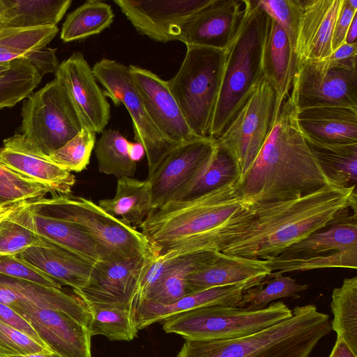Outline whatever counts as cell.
<instances>
[{"label": "cell", "mask_w": 357, "mask_h": 357, "mask_svg": "<svg viewBox=\"0 0 357 357\" xmlns=\"http://www.w3.org/2000/svg\"><path fill=\"white\" fill-rule=\"evenodd\" d=\"M24 206L34 213L81 226L96 243L101 260L154 255L141 231L109 215L91 199L70 194H54L51 198L26 202Z\"/></svg>", "instance_id": "6"}, {"label": "cell", "mask_w": 357, "mask_h": 357, "mask_svg": "<svg viewBox=\"0 0 357 357\" xmlns=\"http://www.w3.org/2000/svg\"><path fill=\"white\" fill-rule=\"evenodd\" d=\"M215 146L211 137H198L177 144L146 178L153 210L182 200L200 177Z\"/></svg>", "instance_id": "13"}, {"label": "cell", "mask_w": 357, "mask_h": 357, "mask_svg": "<svg viewBox=\"0 0 357 357\" xmlns=\"http://www.w3.org/2000/svg\"><path fill=\"white\" fill-rule=\"evenodd\" d=\"M96 134L82 128L77 135L46 158L70 172H80L89 163L96 144Z\"/></svg>", "instance_id": "43"}, {"label": "cell", "mask_w": 357, "mask_h": 357, "mask_svg": "<svg viewBox=\"0 0 357 357\" xmlns=\"http://www.w3.org/2000/svg\"><path fill=\"white\" fill-rule=\"evenodd\" d=\"M54 74L65 89L82 128L101 133L110 119V106L84 55L74 52L59 63Z\"/></svg>", "instance_id": "14"}, {"label": "cell", "mask_w": 357, "mask_h": 357, "mask_svg": "<svg viewBox=\"0 0 357 357\" xmlns=\"http://www.w3.org/2000/svg\"><path fill=\"white\" fill-rule=\"evenodd\" d=\"M264 278L245 281L233 285L209 288L188 294L169 304L144 299H135L132 313L136 327L143 329L174 314L208 305L238 307L245 290L261 283Z\"/></svg>", "instance_id": "20"}, {"label": "cell", "mask_w": 357, "mask_h": 357, "mask_svg": "<svg viewBox=\"0 0 357 357\" xmlns=\"http://www.w3.org/2000/svg\"><path fill=\"white\" fill-rule=\"evenodd\" d=\"M306 142L331 183L339 187L356 185L357 144H328L306 139Z\"/></svg>", "instance_id": "33"}, {"label": "cell", "mask_w": 357, "mask_h": 357, "mask_svg": "<svg viewBox=\"0 0 357 357\" xmlns=\"http://www.w3.org/2000/svg\"><path fill=\"white\" fill-rule=\"evenodd\" d=\"M0 357H61L55 353L34 354L28 355L0 356Z\"/></svg>", "instance_id": "58"}, {"label": "cell", "mask_w": 357, "mask_h": 357, "mask_svg": "<svg viewBox=\"0 0 357 357\" xmlns=\"http://www.w3.org/2000/svg\"><path fill=\"white\" fill-rule=\"evenodd\" d=\"M329 357H357L347 344L340 338H337Z\"/></svg>", "instance_id": "54"}, {"label": "cell", "mask_w": 357, "mask_h": 357, "mask_svg": "<svg viewBox=\"0 0 357 357\" xmlns=\"http://www.w3.org/2000/svg\"><path fill=\"white\" fill-rule=\"evenodd\" d=\"M303 136L328 144H357V107H314L297 110Z\"/></svg>", "instance_id": "25"}, {"label": "cell", "mask_w": 357, "mask_h": 357, "mask_svg": "<svg viewBox=\"0 0 357 357\" xmlns=\"http://www.w3.org/2000/svg\"><path fill=\"white\" fill-rule=\"evenodd\" d=\"M129 155L131 159L137 162L145 154L144 149L138 142H130L128 146Z\"/></svg>", "instance_id": "55"}, {"label": "cell", "mask_w": 357, "mask_h": 357, "mask_svg": "<svg viewBox=\"0 0 357 357\" xmlns=\"http://www.w3.org/2000/svg\"><path fill=\"white\" fill-rule=\"evenodd\" d=\"M71 0H0V27L56 26Z\"/></svg>", "instance_id": "30"}, {"label": "cell", "mask_w": 357, "mask_h": 357, "mask_svg": "<svg viewBox=\"0 0 357 357\" xmlns=\"http://www.w3.org/2000/svg\"><path fill=\"white\" fill-rule=\"evenodd\" d=\"M290 94L275 108L268 135L242 183L249 204L292 199L334 185L310 151Z\"/></svg>", "instance_id": "2"}, {"label": "cell", "mask_w": 357, "mask_h": 357, "mask_svg": "<svg viewBox=\"0 0 357 357\" xmlns=\"http://www.w3.org/2000/svg\"><path fill=\"white\" fill-rule=\"evenodd\" d=\"M292 316L260 332L231 340H185L177 357H309L330 333L328 314L314 305L296 307Z\"/></svg>", "instance_id": "4"}, {"label": "cell", "mask_w": 357, "mask_h": 357, "mask_svg": "<svg viewBox=\"0 0 357 357\" xmlns=\"http://www.w3.org/2000/svg\"><path fill=\"white\" fill-rule=\"evenodd\" d=\"M216 252L204 251L166 257L169 263L165 272L142 299L169 304L182 298L187 294L188 276L213 259Z\"/></svg>", "instance_id": "32"}, {"label": "cell", "mask_w": 357, "mask_h": 357, "mask_svg": "<svg viewBox=\"0 0 357 357\" xmlns=\"http://www.w3.org/2000/svg\"><path fill=\"white\" fill-rule=\"evenodd\" d=\"M343 0H301V13L294 53L296 63L321 59L332 51V36Z\"/></svg>", "instance_id": "22"}, {"label": "cell", "mask_w": 357, "mask_h": 357, "mask_svg": "<svg viewBox=\"0 0 357 357\" xmlns=\"http://www.w3.org/2000/svg\"><path fill=\"white\" fill-rule=\"evenodd\" d=\"M0 274L49 287L61 289L62 286L47 274L15 255L0 256Z\"/></svg>", "instance_id": "47"}, {"label": "cell", "mask_w": 357, "mask_h": 357, "mask_svg": "<svg viewBox=\"0 0 357 357\" xmlns=\"http://www.w3.org/2000/svg\"><path fill=\"white\" fill-rule=\"evenodd\" d=\"M307 284H301L289 276L282 273H271L259 284L245 290L238 307L250 310L265 308L275 299L284 297H299L298 293L305 290Z\"/></svg>", "instance_id": "39"}, {"label": "cell", "mask_w": 357, "mask_h": 357, "mask_svg": "<svg viewBox=\"0 0 357 357\" xmlns=\"http://www.w3.org/2000/svg\"><path fill=\"white\" fill-rule=\"evenodd\" d=\"M0 321L25 333L38 342L45 346L29 321L10 307L2 303H0Z\"/></svg>", "instance_id": "51"}, {"label": "cell", "mask_w": 357, "mask_h": 357, "mask_svg": "<svg viewBox=\"0 0 357 357\" xmlns=\"http://www.w3.org/2000/svg\"><path fill=\"white\" fill-rule=\"evenodd\" d=\"M331 307L333 314L331 329L357 355V277L344 278L333 290Z\"/></svg>", "instance_id": "36"}, {"label": "cell", "mask_w": 357, "mask_h": 357, "mask_svg": "<svg viewBox=\"0 0 357 357\" xmlns=\"http://www.w3.org/2000/svg\"><path fill=\"white\" fill-rule=\"evenodd\" d=\"M129 143L119 131L105 129L95 148L99 172L117 178L133 177L137 166L129 155Z\"/></svg>", "instance_id": "38"}, {"label": "cell", "mask_w": 357, "mask_h": 357, "mask_svg": "<svg viewBox=\"0 0 357 357\" xmlns=\"http://www.w3.org/2000/svg\"><path fill=\"white\" fill-rule=\"evenodd\" d=\"M12 62L10 63H0V77L3 75L10 68Z\"/></svg>", "instance_id": "59"}, {"label": "cell", "mask_w": 357, "mask_h": 357, "mask_svg": "<svg viewBox=\"0 0 357 357\" xmlns=\"http://www.w3.org/2000/svg\"><path fill=\"white\" fill-rule=\"evenodd\" d=\"M234 180H236L235 162L231 155L215 142V146L200 177L182 200L204 195Z\"/></svg>", "instance_id": "42"}, {"label": "cell", "mask_w": 357, "mask_h": 357, "mask_svg": "<svg viewBox=\"0 0 357 357\" xmlns=\"http://www.w3.org/2000/svg\"><path fill=\"white\" fill-rule=\"evenodd\" d=\"M290 97L298 111L324 106L357 107V56L297 62Z\"/></svg>", "instance_id": "10"}, {"label": "cell", "mask_w": 357, "mask_h": 357, "mask_svg": "<svg viewBox=\"0 0 357 357\" xmlns=\"http://www.w3.org/2000/svg\"><path fill=\"white\" fill-rule=\"evenodd\" d=\"M25 202L11 213L17 221L41 238L71 251L92 264L101 260L96 243L81 226L70 221L34 213L24 206Z\"/></svg>", "instance_id": "24"}, {"label": "cell", "mask_w": 357, "mask_h": 357, "mask_svg": "<svg viewBox=\"0 0 357 357\" xmlns=\"http://www.w3.org/2000/svg\"><path fill=\"white\" fill-rule=\"evenodd\" d=\"M59 32L57 26L33 28L0 27V63L26 58L46 46Z\"/></svg>", "instance_id": "37"}, {"label": "cell", "mask_w": 357, "mask_h": 357, "mask_svg": "<svg viewBox=\"0 0 357 357\" xmlns=\"http://www.w3.org/2000/svg\"><path fill=\"white\" fill-rule=\"evenodd\" d=\"M357 56V42L353 44L344 43L328 56L331 60H345Z\"/></svg>", "instance_id": "53"}, {"label": "cell", "mask_w": 357, "mask_h": 357, "mask_svg": "<svg viewBox=\"0 0 357 357\" xmlns=\"http://www.w3.org/2000/svg\"><path fill=\"white\" fill-rule=\"evenodd\" d=\"M356 13L357 9L352 8L348 0H343L333 32V52L344 43L348 29Z\"/></svg>", "instance_id": "49"}, {"label": "cell", "mask_w": 357, "mask_h": 357, "mask_svg": "<svg viewBox=\"0 0 357 357\" xmlns=\"http://www.w3.org/2000/svg\"><path fill=\"white\" fill-rule=\"evenodd\" d=\"M97 81L118 106L123 104L132 121L135 139L142 145L151 174L164 157L177 144L167 139L151 121L129 74L128 66L115 60L102 59L92 67Z\"/></svg>", "instance_id": "12"}, {"label": "cell", "mask_w": 357, "mask_h": 357, "mask_svg": "<svg viewBox=\"0 0 357 357\" xmlns=\"http://www.w3.org/2000/svg\"><path fill=\"white\" fill-rule=\"evenodd\" d=\"M0 303L19 314L35 309L61 311L87 325L91 319L85 303L75 294L62 289L49 287L36 283L0 274Z\"/></svg>", "instance_id": "19"}, {"label": "cell", "mask_w": 357, "mask_h": 357, "mask_svg": "<svg viewBox=\"0 0 357 357\" xmlns=\"http://www.w3.org/2000/svg\"><path fill=\"white\" fill-rule=\"evenodd\" d=\"M114 18L109 4L87 1L68 15L62 25L61 38L68 43L98 34L112 24Z\"/></svg>", "instance_id": "35"}, {"label": "cell", "mask_w": 357, "mask_h": 357, "mask_svg": "<svg viewBox=\"0 0 357 357\" xmlns=\"http://www.w3.org/2000/svg\"><path fill=\"white\" fill-rule=\"evenodd\" d=\"M15 256L31 264L60 284L70 286L73 289H82L89 284L93 265L71 251L44 238L40 244L33 245Z\"/></svg>", "instance_id": "27"}, {"label": "cell", "mask_w": 357, "mask_h": 357, "mask_svg": "<svg viewBox=\"0 0 357 357\" xmlns=\"http://www.w3.org/2000/svg\"><path fill=\"white\" fill-rule=\"evenodd\" d=\"M263 69L264 77L275 93V108L280 107L291 92L296 56L285 32L271 17L264 49Z\"/></svg>", "instance_id": "28"}, {"label": "cell", "mask_w": 357, "mask_h": 357, "mask_svg": "<svg viewBox=\"0 0 357 357\" xmlns=\"http://www.w3.org/2000/svg\"><path fill=\"white\" fill-rule=\"evenodd\" d=\"M153 256L100 260L93 265L89 284L73 292L85 305H132L144 268Z\"/></svg>", "instance_id": "15"}, {"label": "cell", "mask_w": 357, "mask_h": 357, "mask_svg": "<svg viewBox=\"0 0 357 357\" xmlns=\"http://www.w3.org/2000/svg\"><path fill=\"white\" fill-rule=\"evenodd\" d=\"M0 181L8 185L33 192L41 198L48 192L53 194L57 192L53 186L27 178L1 164H0Z\"/></svg>", "instance_id": "48"}, {"label": "cell", "mask_w": 357, "mask_h": 357, "mask_svg": "<svg viewBox=\"0 0 357 357\" xmlns=\"http://www.w3.org/2000/svg\"><path fill=\"white\" fill-rule=\"evenodd\" d=\"M42 242L40 236L17 221L11 213L0 222V256L16 255Z\"/></svg>", "instance_id": "44"}, {"label": "cell", "mask_w": 357, "mask_h": 357, "mask_svg": "<svg viewBox=\"0 0 357 357\" xmlns=\"http://www.w3.org/2000/svg\"><path fill=\"white\" fill-rule=\"evenodd\" d=\"M128 70L151 121L167 139L181 144L199 137L187 124L167 81L135 65Z\"/></svg>", "instance_id": "17"}, {"label": "cell", "mask_w": 357, "mask_h": 357, "mask_svg": "<svg viewBox=\"0 0 357 357\" xmlns=\"http://www.w3.org/2000/svg\"><path fill=\"white\" fill-rule=\"evenodd\" d=\"M348 1H349L350 6L352 8L357 9V0H348Z\"/></svg>", "instance_id": "60"}, {"label": "cell", "mask_w": 357, "mask_h": 357, "mask_svg": "<svg viewBox=\"0 0 357 357\" xmlns=\"http://www.w3.org/2000/svg\"><path fill=\"white\" fill-rule=\"evenodd\" d=\"M22 315L43 343L61 357H92L87 327L61 311L29 310Z\"/></svg>", "instance_id": "21"}, {"label": "cell", "mask_w": 357, "mask_h": 357, "mask_svg": "<svg viewBox=\"0 0 357 357\" xmlns=\"http://www.w3.org/2000/svg\"><path fill=\"white\" fill-rule=\"evenodd\" d=\"M270 270L284 273L326 268H357V250L334 252L329 254L305 257H281L266 260Z\"/></svg>", "instance_id": "41"}, {"label": "cell", "mask_w": 357, "mask_h": 357, "mask_svg": "<svg viewBox=\"0 0 357 357\" xmlns=\"http://www.w3.org/2000/svg\"><path fill=\"white\" fill-rule=\"evenodd\" d=\"M356 36H357V15H356L347 33L346 38H345V42L344 43L347 44H353L354 43H356Z\"/></svg>", "instance_id": "56"}, {"label": "cell", "mask_w": 357, "mask_h": 357, "mask_svg": "<svg viewBox=\"0 0 357 357\" xmlns=\"http://www.w3.org/2000/svg\"><path fill=\"white\" fill-rule=\"evenodd\" d=\"M356 185H326L301 197L251 204L220 252L266 260L328 225L356 213Z\"/></svg>", "instance_id": "1"}, {"label": "cell", "mask_w": 357, "mask_h": 357, "mask_svg": "<svg viewBox=\"0 0 357 357\" xmlns=\"http://www.w3.org/2000/svg\"><path fill=\"white\" fill-rule=\"evenodd\" d=\"M26 59L41 76L55 73L59 66L55 50L47 45L31 52Z\"/></svg>", "instance_id": "50"}, {"label": "cell", "mask_w": 357, "mask_h": 357, "mask_svg": "<svg viewBox=\"0 0 357 357\" xmlns=\"http://www.w3.org/2000/svg\"><path fill=\"white\" fill-rule=\"evenodd\" d=\"M0 164L27 178L52 185L61 195L70 194L75 183L70 172L36 153L22 133L3 140Z\"/></svg>", "instance_id": "23"}, {"label": "cell", "mask_w": 357, "mask_h": 357, "mask_svg": "<svg viewBox=\"0 0 357 357\" xmlns=\"http://www.w3.org/2000/svg\"><path fill=\"white\" fill-rule=\"evenodd\" d=\"M86 305L91 314L87 329L91 337L101 335L109 340L130 341L137 336L132 305Z\"/></svg>", "instance_id": "34"}, {"label": "cell", "mask_w": 357, "mask_h": 357, "mask_svg": "<svg viewBox=\"0 0 357 357\" xmlns=\"http://www.w3.org/2000/svg\"><path fill=\"white\" fill-rule=\"evenodd\" d=\"M41 199L38 195L0 181V208Z\"/></svg>", "instance_id": "52"}, {"label": "cell", "mask_w": 357, "mask_h": 357, "mask_svg": "<svg viewBox=\"0 0 357 357\" xmlns=\"http://www.w3.org/2000/svg\"><path fill=\"white\" fill-rule=\"evenodd\" d=\"M210 0H114L141 34L162 43L174 40L175 29Z\"/></svg>", "instance_id": "18"}, {"label": "cell", "mask_w": 357, "mask_h": 357, "mask_svg": "<svg viewBox=\"0 0 357 357\" xmlns=\"http://www.w3.org/2000/svg\"><path fill=\"white\" fill-rule=\"evenodd\" d=\"M98 205L109 215L121 219L134 228L140 227L153 210L147 180L123 176L118 178L115 195L104 199Z\"/></svg>", "instance_id": "29"}, {"label": "cell", "mask_w": 357, "mask_h": 357, "mask_svg": "<svg viewBox=\"0 0 357 357\" xmlns=\"http://www.w3.org/2000/svg\"><path fill=\"white\" fill-rule=\"evenodd\" d=\"M42 76L26 58L12 61L10 68L0 77V109L24 100L38 85Z\"/></svg>", "instance_id": "40"}, {"label": "cell", "mask_w": 357, "mask_h": 357, "mask_svg": "<svg viewBox=\"0 0 357 357\" xmlns=\"http://www.w3.org/2000/svg\"><path fill=\"white\" fill-rule=\"evenodd\" d=\"M258 1L266 13L284 30L294 52L301 13V0Z\"/></svg>", "instance_id": "45"}, {"label": "cell", "mask_w": 357, "mask_h": 357, "mask_svg": "<svg viewBox=\"0 0 357 357\" xmlns=\"http://www.w3.org/2000/svg\"><path fill=\"white\" fill-rule=\"evenodd\" d=\"M186 52L168 87L190 130L199 137L209 133L220 89L225 50L185 45Z\"/></svg>", "instance_id": "7"}, {"label": "cell", "mask_w": 357, "mask_h": 357, "mask_svg": "<svg viewBox=\"0 0 357 357\" xmlns=\"http://www.w3.org/2000/svg\"><path fill=\"white\" fill-rule=\"evenodd\" d=\"M282 302L265 308L208 305L174 314L163 321L162 328L188 340H231L260 332L291 317Z\"/></svg>", "instance_id": "8"}, {"label": "cell", "mask_w": 357, "mask_h": 357, "mask_svg": "<svg viewBox=\"0 0 357 357\" xmlns=\"http://www.w3.org/2000/svg\"><path fill=\"white\" fill-rule=\"evenodd\" d=\"M250 204L234 180L198 197L152 210L139 228L155 256L201 252L212 231Z\"/></svg>", "instance_id": "3"}, {"label": "cell", "mask_w": 357, "mask_h": 357, "mask_svg": "<svg viewBox=\"0 0 357 357\" xmlns=\"http://www.w3.org/2000/svg\"><path fill=\"white\" fill-rule=\"evenodd\" d=\"M49 353L53 352L30 336L0 321V356Z\"/></svg>", "instance_id": "46"}, {"label": "cell", "mask_w": 357, "mask_h": 357, "mask_svg": "<svg viewBox=\"0 0 357 357\" xmlns=\"http://www.w3.org/2000/svg\"><path fill=\"white\" fill-rule=\"evenodd\" d=\"M275 93L264 77L222 133L215 139L218 146L227 152L236 167L241 185L263 146L274 116Z\"/></svg>", "instance_id": "11"}, {"label": "cell", "mask_w": 357, "mask_h": 357, "mask_svg": "<svg viewBox=\"0 0 357 357\" xmlns=\"http://www.w3.org/2000/svg\"><path fill=\"white\" fill-rule=\"evenodd\" d=\"M356 214L340 220L324 231H316L286 249L281 257H305L357 250Z\"/></svg>", "instance_id": "31"}, {"label": "cell", "mask_w": 357, "mask_h": 357, "mask_svg": "<svg viewBox=\"0 0 357 357\" xmlns=\"http://www.w3.org/2000/svg\"><path fill=\"white\" fill-rule=\"evenodd\" d=\"M22 204V203L0 208V222H1V220L3 218H5L8 215H9L13 211H14Z\"/></svg>", "instance_id": "57"}, {"label": "cell", "mask_w": 357, "mask_h": 357, "mask_svg": "<svg viewBox=\"0 0 357 357\" xmlns=\"http://www.w3.org/2000/svg\"><path fill=\"white\" fill-rule=\"evenodd\" d=\"M243 6V0H210L175 29L174 39L185 45L225 50L237 30Z\"/></svg>", "instance_id": "16"}, {"label": "cell", "mask_w": 357, "mask_h": 357, "mask_svg": "<svg viewBox=\"0 0 357 357\" xmlns=\"http://www.w3.org/2000/svg\"><path fill=\"white\" fill-rule=\"evenodd\" d=\"M271 273L266 260L217 252L213 259L188 276L186 294L266 278Z\"/></svg>", "instance_id": "26"}, {"label": "cell", "mask_w": 357, "mask_h": 357, "mask_svg": "<svg viewBox=\"0 0 357 357\" xmlns=\"http://www.w3.org/2000/svg\"><path fill=\"white\" fill-rule=\"evenodd\" d=\"M241 20L225 50L220 89L209 137L217 139L264 78V49L270 16L258 0H243Z\"/></svg>", "instance_id": "5"}, {"label": "cell", "mask_w": 357, "mask_h": 357, "mask_svg": "<svg viewBox=\"0 0 357 357\" xmlns=\"http://www.w3.org/2000/svg\"><path fill=\"white\" fill-rule=\"evenodd\" d=\"M82 129L61 83L54 78L26 97L22 108V134L31 149L47 157Z\"/></svg>", "instance_id": "9"}]
</instances>
